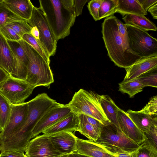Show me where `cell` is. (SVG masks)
I'll return each instance as SVG.
<instances>
[{
	"label": "cell",
	"mask_w": 157,
	"mask_h": 157,
	"mask_svg": "<svg viewBox=\"0 0 157 157\" xmlns=\"http://www.w3.org/2000/svg\"><path fill=\"white\" fill-rule=\"evenodd\" d=\"M57 103L45 93L39 94L28 102V113L24 123L0 144V149L3 151H16L24 153L31 139L35 126L46 111Z\"/></svg>",
	"instance_id": "cell-1"
},
{
	"label": "cell",
	"mask_w": 157,
	"mask_h": 157,
	"mask_svg": "<svg viewBox=\"0 0 157 157\" xmlns=\"http://www.w3.org/2000/svg\"><path fill=\"white\" fill-rule=\"evenodd\" d=\"M117 18L112 15L105 19L102 24V38L111 60L116 65L125 69L143 58L133 52L121 37Z\"/></svg>",
	"instance_id": "cell-2"
},
{
	"label": "cell",
	"mask_w": 157,
	"mask_h": 157,
	"mask_svg": "<svg viewBox=\"0 0 157 157\" xmlns=\"http://www.w3.org/2000/svg\"><path fill=\"white\" fill-rule=\"evenodd\" d=\"M39 7L58 41L69 36L76 19L74 0H40Z\"/></svg>",
	"instance_id": "cell-3"
},
{
	"label": "cell",
	"mask_w": 157,
	"mask_h": 157,
	"mask_svg": "<svg viewBox=\"0 0 157 157\" xmlns=\"http://www.w3.org/2000/svg\"><path fill=\"white\" fill-rule=\"evenodd\" d=\"M18 42L29 59L25 80L35 88L43 86L49 88L50 85L54 82L50 64L22 39Z\"/></svg>",
	"instance_id": "cell-4"
},
{
	"label": "cell",
	"mask_w": 157,
	"mask_h": 157,
	"mask_svg": "<svg viewBox=\"0 0 157 157\" xmlns=\"http://www.w3.org/2000/svg\"><path fill=\"white\" fill-rule=\"evenodd\" d=\"M66 105L72 112L92 117L104 125L111 123L101 106L100 95L93 91L80 89L75 93L71 100Z\"/></svg>",
	"instance_id": "cell-5"
},
{
	"label": "cell",
	"mask_w": 157,
	"mask_h": 157,
	"mask_svg": "<svg viewBox=\"0 0 157 157\" xmlns=\"http://www.w3.org/2000/svg\"><path fill=\"white\" fill-rule=\"evenodd\" d=\"M95 142L115 155L118 153H132L139 146L112 123L103 125L99 137Z\"/></svg>",
	"instance_id": "cell-6"
},
{
	"label": "cell",
	"mask_w": 157,
	"mask_h": 157,
	"mask_svg": "<svg viewBox=\"0 0 157 157\" xmlns=\"http://www.w3.org/2000/svg\"><path fill=\"white\" fill-rule=\"evenodd\" d=\"M27 22L32 27L30 34L47 51L50 57L54 56L57 41L40 7L34 6L31 17Z\"/></svg>",
	"instance_id": "cell-7"
},
{
	"label": "cell",
	"mask_w": 157,
	"mask_h": 157,
	"mask_svg": "<svg viewBox=\"0 0 157 157\" xmlns=\"http://www.w3.org/2000/svg\"><path fill=\"white\" fill-rule=\"evenodd\" d=\"M125 24L129 46L133 52L143 58L157 56V39L151 36L147 31Z\"/></svg>",
	"instance_id": "cell-8"
},
{
	"label": "cell",
	"mask_w": 157,
	"mask_h": 157,
	"mask_svg": "<svg viewBox=\"0 0 157 157\" xmlns=\"http://www.w3.org/2000/svg\"><path fill=\"white\" fill-rule=\"evenodd\" d=\"M35 88L25 80L10 75L0 84V94L11 104L25 102Z\"/></svg>",
	"instance_id": "cell-9"
},
{
	"label": "cell",
	"mask_w": 157,
	"mask_h": 157,
	"mask_svg": "<svg viewBox=\"0 0 157 157\" xmlns=\"http://www.w3.org/2000/svg\"><path fill=\"white\" fill-rule=\"evenodd\" d=\"M25 152L28 157H60L64 155L54 148L49 136L44 134L30 140Z\"/></svg>",
	"instance_id": "cell-10"
},
{
	"label": "cell",
	"mask_w": 157,
	"mask_h": 157,
	"mask_svg": "<svg viewBox=\"0 0 157 157\" xmlns=\"http://www.w3.org/2000/svg\"><path fill=\"white\" fill-rule=\"evenodd\" d=\"M71 112L66 105L57 102L44 114L34 128L31 139L35 138L45 129L62 119Z\"/></svg>",
	"instance_id": "cell-11"
},
{
	"label": "cell",
	"mask_w": 157,
	"mask_h": 157,
	"mask_svg": "<svg viewBox=\"0 0 157 157\" xmlns=\"http://www.w3.org/2000/svg\"><path fill=\"white\" fill-rule=\"evenodd\" d=\"M27 102L12 104L11 114L8 122L3 131L0 132V144L15 132L24 123L27 115Z\"/></svg>",
	"instance_id": "cell-12"
},
{
	"label": "cell",
	"mask_w": 157,
	"mask_h": 157,
	"mask_svg": "<svg viewBox=\"0 0 157 157\" xmlns=\"http://www.w3.org/2000/svg\"><path fill=\"white\" fill-rule=\"evenodd\" d=\"M13 56V63L10 75L26 80L28 59L18 41L7 40Z\"/></svg>",
	"instance_id": "cell-13"
},
{
	"label": "cell",
	"mask_w": 157,
	"mask_h": 157,
	"mask_svg": "<svg viewBox=\"0 0 157 157\" xmlns=\"http://www.w3.org/2000/svg\"><path fill=\"white\" fill-rule=\"evenodd\" d=\"M117 116L119 128L128 137L139 145L147 139L144 133L129 118L126 112L118 108Z\"/></svg>",
	"instance_id": "cell-14"
},
{
	"label": "cell",
	"mask_w": 157,
	"mask_h": 157,
	"mask_svg": "<svg viewBox=\"0 0 157 157\" xmlns=\"http://www.w3.org/2000/svg\"><path fill=\"white\" fill-rule=\"evenodd\" d=\"M49 136L54 147L59 152L65 155L76 151L78 138L73 132L65 131Z\"/></svg>",
	"instance_id": "cell-15"
},
{
	"label": "cell",
	"mask_w": 157,
	"mask_h": 157,
	"mask_svg": "<svg viewBox=\"0 0 157 157\" xmlns=\"http://www.w3.org/2000/svg\"><path fill=\"white\" fill-rule=\"evenodd\" d=\"M75 152L91 157H116L115 155L107 151L98 143L78 138L77 151Z\"/></svg>",
	"instance_id": "cell-16"
},
{
	"label": "cell",
	"mask_w": 157,
	"mask_h": 157,
	"mask_svg": "<svg viewBox=\"0 0 157 157\" xmlns=\"http://www.w3.org/2000/svg\"><path fill=\"white\" fill-rule=\"evenodd\" d=\"M156 67H157V56L142 58L130 67L125 69L126 73L122 82L134 79Z\"/></svg>",
	"instance_id": "cell-17"
},
{
	"label": "cell",
	"mask_w": 157,
	"mask_h": 157,
	"mask_svg": "<svg viewBox=\"0 0 157 157\" xmlns=\"http://www.w3.org/2000/svg\"><path fill=\"white\" fill-rule=\"evenodd\" d=\"M79 120L78 114L71 112L69 114L47 128L42 133L50 136L57 133L69 131H77Z\"/></svg>",
	"instance_id": "cell-18"
},
{
	"label": "cell",
	"mask_w": 157,
	"mask_h": 157,
	"mask_svg": "<svg viewBox=\"0 0 157 157\" xmlns=\"http://www.w3.org/2000/svg\"><path fill=\"white\" fill-rule=\"evenodd\" d=\"M7 7L14 14L28 21L32 13L34 6L29 0H3Z\"/></svg>",
	"instance_id": "cell-19"
},
{
	"label": "cell",
	"mask_w": 157,
	"mask_h": 157,
	"mask_svg": "<svg viewBox=\"0 0 157 157\" xmlns=\"http://www.w3.org/2000/svg\"><path fill=\"white\" fill-rule=\"evenodd\" d=\"M12 51L7 40L0 33V67L11 74L13 63Z\"/></svg>",
	"instance_id": "cell-20"
},
{
	"label": "cell",
	"mask_w": 157,
	"mask_h": 157,
	"mask_svg": "<svg viewBox=\"0 0 157 157\" xmlns=\"http://www.w3.org/2000/svg\"><path fill=\"white\" fill-rule=\"evenodd\" d=\"M128 115L137 127L143 133L149 131L157 116H153L141 112L129 109L126 112Z\"/></svg>",
	"instance_id": "cell-21"
},
{
	"label": "cell",
	"mask_w": 157,
	"mask_h": 157,
	"mask_svg": "<svg viewBox=\"0 0 157 157\" xmlns=\"http://www.w3.org/2000/svg\"><path fill=\"white\" fill-rule=\"evenodd\" d=\"M118 2L116 13H119L123 17L127 14L145 16L147 14L138 0H118Z\"/></svg>",
	"instance_id": "cell-22"
},
{
	"label": "cell",
	"mask_w": 157,
	"mask_h": 157,
	"mask_svg": "<svg viewBox=\"0 0 157 157\" xmlns=\"http://www.w3.org/2000/svg\"><path fill=\"white\" fill-rule=\"evenodd\" d=\"M125 24L132 26L146 31H156V25L145 16L127 14L122 18Z\"/></svg>",
	"instance_id": "cell-23"
},
{
	"label": "cell",
	"mask_w": 157,
	"mask_h": 157,
	"mask_svg": "<svg viewBox=\"0 0 157 157\" xmlns=\"http://www.w3.org/2000/svg\"><path fill=\"white\" fill-rule=\"evenodd\" d=\"M100 96L101 105L107 117L111 123L119 128L117 116L119 107L109 96L100 95Z\"/></svg>",
	"instance_id": "cell-24"
},
{
	"label": "cell",
	"mask_w": 157,
	"mask_h": 157,
	"mask_svg": "<svg viewBox=\"0 0 157 157\" xmlns=\"http://www.w3.org/2000/svg\"><path fill=\"white\" fill-rule=\"evenodd\" d=\"M79 120L77 131L86 137L89 140L96 141L99 135L93 126L88 122L82 114H78Z\"/></svg>",
	"instance_id": "cell-25"
},
{
	"label": "cell",
	"mask_w": 157,
	"mask_h": 157,
	"mask_svg": "<svg viewBox=\"0 0 157 157\" xmlns=\"http://www.w3.org/2000/svg\"><path fill=\"white\" fill-rule=\"evenodd\" d=\"M119 90L128 94L130 98L142 91L144 87L137 78L125 82H121L119 83Z\"/></svg>",
	"instance_id": "cell-26"
},
{
	"label": "cell",
	"mask_w": 157,
	"mask_h": 157,
	"mask_svg": "<svg viewBox=\"0 0 157 157\" xmlns=\"http://www.w3.org/2000/svg\"><path fill=\"white\" fill-rule=\"evenodd\" d=\"M12 104L0 94V132L4 130L9 120Z\"/></svg>",
	"instance_id": "cell-27"
},
{
	"label": "cell",
	"mask_w": 157,
	"mask_h": 157,
	"mask_svg": "<svg viewBox=\"0 0 157 157\" xmlns=\"http://www.w3.org/2000/svg\"><path fill=\"white\" fill-rule=\"evenodd\" d=\"M22 39L30 45L48 63H50V56L47 51L30 34L25 33Z\"/></svg>",
	"instance_id": "cell-28"
},
{
	"label": "cell",
	"mask_w": 157,
	"mask_h": 157,
	"mask_svg": "<svg viewBox=\"0 0 157 157\" xmlns=\"http://www.w3.org/2000/svg\"><path fill=\"white\" fill-rule=\"evenodd\" d=\"M118 5V0H103L99 10V20L113 15L117 12Z\"/></svg>",
	"instance_id": "cell-29"
},
{
	"label": "cell",
	"mask_w": 157,
	"mask_h": 157,
	"mask_svg": "<svg viewBox=\"0 0 157 157\" xmlns=\"http://www.w3.org/2000/svg\"><path fill=\"white\" fill-rule=\"evenodd\" d=\"M132 154L133 157H157V149L154 148L147 139Z\"/></svg>",
	"instance_id": "cell-30"
},
{
	"label": "cell",
	"mask_w": 157,
	"mask_h": 157,
	"mask_svg": "<svg viewBox=\"0 0 157 157\" xmlns=\"http://www.w3.org/2000/svg\"><path fill=\"white\" fill-rule=\"evenodd\" d=\"M16 21H27L18 16L6 6L3 1L0 3V26Z\"/></svg>",
	"instance_id": "cell-31"
},
{
	"label": "cell",
	"mask_w": 157,
	"mask_h": 157,
	"mask_svg": "<svg viewBox=\"0 0 157 157\" xmlns=\"http://www.w3.org/2000/svg\"><path fill=\"white\" fill-rule=\"evenodd\" d=\"M144 86L157 87V67H155L137 77Z\"/></svg>",
	"instance_id": "cell-32"
},
{
	"label": "cell",
	"mask_w": 157,
	"mask_h": 157,
	"mask_svg": "<svg viewBox=\"0 0 157 157\" xmlns=\"http://www.w3.org/2000/svg\"><path fill=\"white\" fill-rule=\"evenodd\" d=\"M13 29L22 38L25 33L30 34L32 27L27 22L24 21H16L5 25Z\"/></svg>",
	"instance_id": "cell-33"
},
{
	"label": "cell",
	"mask_w": 157,
	"mask_h": 157,
	"mask_svg": "<svg viewBox=\"0 0 157 157\" xmlns=\"http://www.w3.org/2000/svg\"><path fill=\"white\" fill-rule=\"evenodd\" d=\"M144 133L149 143L157 149V119L154 121L148 132Z\"/></svg>",
	"instance_id": "cell-34"
},
{
	"label": "cell",
	"mask_w": 157,
	"mask_h": 157,
	"mask_svg": "<svg viewBox=\"0 0 157 157\" xmlns=\"http://www.w3.org/2000/svg\"><path fill=\"white\" fill-rule=\"evenodd\" d=\"M0 33L7 40L19 41L22 39L13 29L5 25L0 26Z\"/></svg>",
	"instance_id": "cell-35"
},
{
	"label": "cell",
	"mask_w": 157,
	"mask_h": 157,
	"mask_svg": "<svg viewBox=\"0 0 157 157\" xmlns=\"http://www.w3.org/2000/svg\"><path fill=\"white\" fill-rule=\"evenodd\" d=\"M140 111L149 115L157 116V96L151 97L148 103Z\"/></svg>",
	"instance_id": "cell-36"
},
{
	"label": "cell",
	"mask_w": 157,
	"mask_h": 157,
	"mask_svg": "<svg viewBox=\"0 0 157 157\" xmlns=\"http://www.w3.org/2000/svg\"><path fill=\"white\" fill-rule=\"evenodd\" d=\"M103 1V0H92L88 3V9L90 14L95 21L99 20V10Z\"/></svg>",
	"instance_id": "cell-37"
},
{
	"label": "cell",
	"mask_w": 157,
	"mask_h": 157,
	"mask_svg": "<svg viewBox=\"0 0 157 157\" xmlns=\"http://www.w3.org/2000/svg\"><path fill=\"white\" fill-rule=\"evenodd\" d=\"M117 22L120 36L127 45L129 46V39L126 24H124L117 18Z\"/></svg>",
	"instance_id": "cell-38"
},
{
	"label": "cell",
	"mask_w": 157,
	"mask_h": 157,
	"mask_svg": "<svg viewBox=\"0 0 157 157\" xmlns=\"http://www.w3.org/2000/svg\"><path fill=\"white\" fill-rule=\"evenodd\" d=\"M83 115L86 120L93 126L100 135L103 125L96 119L87 115Z\"/></svg>",
	"instance_id": "cell-39"
},
{
	"label": "cell",
	"mask_w": 157,
	"mask_h": 157,
	"mask_svg": "<svg viewBox=\"0 0 157 157\" xmlns=\"http://www.w3.org/2000/svg\"><path fill=\"white\" fill-rule=\"evenodd\" d=\"M74 7L76 17L81 15L84 6L88 0H74Z\"/></svg>",
	"instance_id": "cell-40"
},
{
	"label": "cell",
	"mask_w": 157,
	"mask_h": 157,
	"mask_svg": "<svg viewBox=\"0 0 157 157\" xmlns=\"http://www.w3.org/2000/svg\"><path fill=\"white\" fill-rule=\"evenodd\" d=\"M24 152L16 151H3L1 152L0 157H27Z\"/></svg>",
	"instance_id": "cell-41"
},
{
	"label": "cell",
	"mask_w": 157,
	"mask_h": 157,
	"mask_svg": "<svg viewBox=\"0 0 157 157\" xmlns=\"http://www.w3.org/2000/svg\"><path fill=\"white\" fill-rule=\"evenodd\" d=\"M141 6L146 12L148 9L157 2V0H138Z\"/></svg>",
	"instance_id": "cell-42"
},
{
	"label": "cell",
	"mask_w": 157,
	"mask_h": 157,
	"mask_svg": "<svg viewBox=\"0 0 157 157\" xmlns=\"http://www.w3.org/2000/svg\"><path fill=\"white\" fill-rule=\"evenodd\" d=\"M150 13L153 18L157 19V2L150 7L147 10Z\"/></svg>",
	"instance_id": "cell-43"
},
{
	"label": "cell",
	"mask_w": 157,
	"mask_h": 157,
	"mask_svg": "<svg viewBox=\"0 0 157 157\" xmlns=\"http://www.w3.org/2000/svg\"><path fill=\"white\" fill-rule=\"evenodd\" d=\"M10 75L0 67V84L5 80Z\"/></svg>",
	"instance_id": "cell-44"
},
{
	"label": "cell",
	"mask_w": 157,
	"mask_h": 157,
	"mask_svg": "<svg viewBox=\"0 0 157 157\" xmlns=\"http://www.w3.org/2000/svg\"><path fill=\"white\" fill-rule=\"evenodd\" d=\"M67 155L69 157H91L85 155L81 154L76 152H73L68 154Z\"/></svg>",
	"instance_id": "cell-45"
},
{
	"label": "cell",
	"mask_w": 157,
	"mask_h": 157,
	"mask_svg": "<svg viewBox=\"0 0 157 157\" xmlns=\"http://www.w3.org/2000/svg\"><path fill=\"white\" fill-rule=\"evenodd\" d=\"M116 155V157H133L132 153H117Z\"/></svg>",
	"instance_id": "cell-46"
},
{
	"label": "cell",
	"mask_w": 157,
	"mask_h": 157,
	"mask_svg": "<svg viewBox=\"0 0 157 157\" xmlns=\"http://www.w3.org/2000/svg\"><path fill=\"white\" fill-rule=\"evenodd\" d=\"M60 157H69L67 155H62Z\"/></svg>",
	"instance_id": "cell-47"
},
{
	"label": "cell",
	"mask_w": 157,
	"mask_h": 157,
	"mask_svg": "<svg viewBox=\"0 0 157 157\" xmlns=\"http://www.w3.org/2000/svg\"><path fill=\"white\" fill-rule=\"evenodd\" d=\"M2 0H0V3L2 1Z\"/></svg>",
	"instance_id": "cell-48"
},
{
	"label": "cell",
	"mask_w": 157,
	"mask_h": 157,
	"mask_svg": "<svg viewBox=\"0 0 157 157\" xmlns=\"http://www.w3.org/2000/svg\"><path fill=\"white\" fill-rule=\"evenodd\" d=\"M27 157H28L27 156Z\"/></svg>",
	"instance_id": "cell-49"
}]
</instances>
